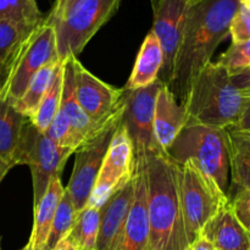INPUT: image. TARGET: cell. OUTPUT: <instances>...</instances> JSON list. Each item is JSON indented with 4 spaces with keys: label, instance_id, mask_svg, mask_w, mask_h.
Wrapping results in <instances>:
<instances>
[{
    "label": "cell",
    "instance_id": "cell-12",
    "mask_svg": "<svg viewBox=\"0 0 250 250\" xmlns=\"http://www.w3.org/2000/svg\"><path fill=\"white\" fill-rule=\"evenodd\" d=\"M153 7L151 31L160 42L164 54L163 67L159 78L163 84L171 83L176 58L182 41L186 20L190 5L187 0H150Z\"/></svg>",
    "mask_w": 250,
    "mask_h": 250
},
{
    "label": "cell",
    "instance_id": "cell-13",
    "mask_svg": "<svg viewBox=\"0 0 250 250\" xmlns=\"http://www.w3.org/2000/svg\"><path fill=\"white\" fill-rule=\"evenodd\" d=\"M75 94L83 111L95 125L105 124L124 106V88L117 89L88 71L72 58Z\"/></svg>",
    "mask_w": 250,
    "mask_h": 250
},
{
    "label": "cell",
    "instance_id": "cell-9",
    "mask_svg": "<svg viewBox=\"0 0 250 250\" xmlns=\"http://www.w3.org/2000/svg\"><path fill=\"white\" fill-rule=\"evenodd\" d=\"M125 105V99H124ZM124 106L93 136L85 139L76 149L75 165L66 190L72 198L76 211H81L87 205L90 193L95 185L99 171L104 163L112 136L122 121Z\"/></svg>",
    "mask_w": 250,
    "mask_h": 250
},
{
    "label": "cell",
    "instance_id": "cell-33",
    "mask_svg": "<svg viewBox=\"0 0 250 250\" xmlns=\"http://www.w3.org/2000/svg\"><path fill=\"white\" fill-rule=\"evenodd\" d=\"M233 128H236L239 132H243V133L250 134V95L244 97V104L243 107H242V112Z\"/></svg>",
    "mask_w": 250,
    "mask_h": 250
},
{
    "label": "cell",
    "instance_id": "cell-19",
    "mask_svg": "<svg viewBox=\"0 0 250 250\" xmlns=\"http://www.w3.org/2000/svg\"><path fill=\"white\" fill-rule=\"evenodd\" d=\"M163 61L164 54L160 42L154 32L150 31L142 43L133 70L124 87L125 89H139L153 84L158 81L159 73L163 67Z\"/></svg>",
    "mask_w": 250,
    "mask_h": 250
},
{
    "label": "cell",
    "instance_id": "cell-7",
    "mask_svg": "<svg viewBox=\"0 0 250 250\" xmlns=\"http://www.w3.org/2000/svg\"><path fill=\"white\" fill-rule=\"evenodd\" d=\"M75 151L54 143L45 133L26 122L15 164L31 168L33 182V207L45 194L53 178H61L66 161Z\"/></svg>",
    "mask_w": 250,
    "mask_h": 250
},
{
    "label": "cell",
    "instance_id": "cell-31",
    "mask_svg": "<svg viewBox=\"0 0 250 250\" xmlns=\"http://www.w3.org/2000/svg\"><path fill=\"white\" fill-rule=\"evenodd\" d=\"M232 43H243L250 41V7L241 4L238 11L232 19L229 26Z\"/></svg>",
    "mask_w": 250,
    "mask_h": 250
},
{
    "label": "cell",
    "instance_id": "cell-15",
    "mask_svg": "<svg viewBox=\"0 0 250 250\" xmlns=\"http://www.w3.org/2000/svg\"><path fill=\"white\" fill-rule=\"evenodd\" d=\"M133 199L134 178H132L100 208V227L95 250H114L124 231Z\"/></svg>",
    "mask_w": 250,
    "mask_h": 250
},
{
    "label": "cell",
    "instance_id": "cell-40",
    "mask_svg": "<svg viewBox=\"0 0 250 250\" xmlns=\"http://www.w3.org/2000/svg\"><path fill=\"white\" fill-rule=\"evenodd\" d=\"M187 1L189 5H194V4H197V2L202 1V0H187Z\"/></svg>",
    "mask_w": 250,
    "mask_h": 250
},
{
    "label": "cell",
    "instance_id": "cell-5",
    "mask_svg": "<svg viewBox=\"0 0 250 250\" xmlns=\"http://www.w3.org/2000/svg\"><path fill=\"white\" fill-rule=\"evenodd\" d=\"M178 192L186 234L192 246L205 225L229 204V198L192 161L178 165Z\"/></svg>",
    "mask_w": 250,
    "mask_h": 250
},
{
    "label": "cell",
    "instance_id": "cell-2",
    "mask_svg": "<svg viewBox=\"0 0 250 250\" xmlns=\"http://www.w3.org/2000/svg\"><path fill=\"white\" fill-rule=\"evenodd\" d=\"M150 250H189L178 192V165L166 154L146 159Z\"/></svg>",
    "mask_w": 250,
    "mask_h": 250
},
{
    "label": "cell",
    "instance_id": "cell-1",
    "mask_svg": "<svg viewBox=\"0 0 250 250\" xmlns=\"http://www.w3.org/2000/svg\"><path fill=\"white\" fill-rule=\"evenodd\" d=\"M239 0H202L190 5L168 88L185 104L198 73L211 61L217 46L229 36Z\"/></svg>",
    "mask_w": 250,
    "mask_h": 250
},
{
    "label": "cell",
    "instance_id": "cell-6",
    "mask_svg": "<svg viewBox=\"0 0 250 250\" xmlns=\"http://www.w3.org/2000/svg\"><path fill=\"white\" fill-rule=\"evenodd\" d=\"M122 0H75L53 24L59 60L77 58L98 31L114 16Z\"/></svg>",
    "mask_w": 250,
    "mask_h": 250
},
{
    "label": "cell",
    "instance_id": "cell-43",
    "mask_svg": "<svg viewBox=\"0 0 250 250\" xmlns=\"http://www.w3.org/2000/svg\"><path fill=\"white\" fill-rule=\"evenodd\" d=\"M247 95H250V93H248V94H246V95H244V97H247Z\"/></svg>",
    "mask_w": 250,
    "mask_h": 250
},
{
    "label": "cell",
    "instance_id": "cell-14",
    "mask_svg": "<svg viewBox=\"0 0 250 250\" xmlns=\"http://www.w3.org/2000/svg\"><path fill=\"white\" fill-rule=\"evenodd\" d=\"M133 178L134 199L124 231L114 250H150L146 160H136Z\"/></svg>",
    "mask_w": 250,
    "mask_h": 250
},
{
    "label": "cell",
    "instance_id": "cell-35",
    "mask_svg": "<svg viewBox=\"0 0 250 250\" xmlns=\"http://www.w3.org/2000/svg\"><path fill=\"white\" fill-rule=\"evenodd\" d=\"M73 1L75 0H55L53 7H51V11L49 12V15H46V21H54V20L59 19Z\"/></svg>",
    "mask_w": 250,
    "mask_h": 250
},
{
    "label": "cell",
    "instance_id": "cell-8",
    "mask_svg": "<svg viewBox=\"0 0 250 250\" xmlns=\"http://www.w3.org/2000/svg\"><path fill=\"white\" fill-rule=\"evenodd\" d=\"M56 36L53 24H39L26 39L12 60L2 81L1 98L15 103L23 95L32 78L49 63L58 62Z\"/></svg>",
    "mask_w": 250,
    "mask_h": 250
},
{
    "label": "cell",
    "instance_id": "cell-32",
    "mask_svg": "<svg viewBox=\"0 0 250 250\" xmlns=\"http://www.w3.org/2000/svg\"><path fill=\"white\" fill-rule=\"evenodd\" d=\"M229 203L236 217L250 234V190L236 193Z\"/></svg>",
    "mask_w": 250,
    "mask_h": 250
},
{
    "label": "cell",
    "instance_id": "cell-3",
    "mask_svg": "<svg viewBox=\"0 0 250 250\" xmlns=\"http://www.w3.org/2000/svg\"><path fill=\"white\" fill-rule=\"evenodd\" d=\"M243 104L244 95L234 87L229 72L210 61L193 81L183 106L187 124L229 128L236 126Z\"/></svg>",
    "mask_w": 250,
    "mask_h": 250
},
{
    "label": "cell",
    "instance_id": "cell-39",
    "mask_svg": "<svg viewBox=\"0 0 250 250\" xmlns=\"http://www.w3.org/2000/svg\"><path fill=\"white\" fill-rule=\"evenodd\" d=\"M239 2H241L242 5H244V6L250 7V0H239Z\"/></svg>",
    "mask_w": 250,
    "mask_h": 250
},
{
    "label": "cell",
    "instance_id": "cell-27",
    "mask_svg": "<svg viewBox=\"0 0 250 250\" xmlns=\"http://www.w3.org/2000/svg\"><path fill=\"white\" fill-rule=\"evenodd\" d=\"M37 0H0V20L36 27L45 21Z\"/></svg>",
    "mask_w": 250,
    "mask_h": 250
},
{
    "label": "cell",
    "instance_id": "cell-38",
    "mask_svg": "<svg viewBox=\"0 0 250 250\" xmlns=\"http://www.w3.org/2000/svg\"><path fill=\"white\" fill-rule=\"evenodd\" d=\"M10 170H11V167H10L9 165H6V164L0 159V183H1V181L4 180V177L7 175V172H9Z\"/></svg>",
    "mask_w": 250,
    "mask_h": 250
},
{
    "label": "cell",
    "instance_id": "cell-26",
    "mask_svg": "<svg viewBox=\"0 0 250 250\" xmlns=\"http://www.w3.org/2000/svg\"><path fill=\"white\" fill-rule=\"evenodd\" d=\"M59 62H60V61L44 66V67L42 68V70H39L38 72H37V75L32 78L28 87H27L26 92H24L23 95L15 103V107H16L22 115H24L26 117L31 119L32 115L36 112L39 103H41V100L43 99V97L45 95L46 90L50 87L54 73H55V68Z\"/></svg>",
    "mask_w": 250,
    "mask_h": 250
},
{
    "label": "cell",
    "instance_id": "cell-10",
    "mask_svg": "<svg viewBox=\"0 0 250 250\" xmlns=\"http://www.w3.org/2000/svg\"><path fill=\"white\" fill-rule=\"evenodd\" d=\"M161 85L163 83L158 80L146 88L133 90L124 88L122 125L132 142L136 160H144L150 154L164 153L154 134V111Z\"/></svg>",
    "mask_w": 250,
    "mask_h": 250
},
{
    "label": "cell",
    "instance_id": "cell-11",
    "mask_svg": "<svg viewBox=\"0 0 250 250\" xmlns=\"http://www.w3.org/2000/svg\"><path fill=\"white\" fill-rule=\"evenodd\" d=\"M134 166L136 159L133 146L121 121L110 142L87 205L102 208L116 190L133 178Z\"/></svg>",
    "mask_w": 250,
    "mask_h": 250
},
{
    "label": "cell",
    "instance_id": "cell-44",
    "mask_svg": "<svg viewBox=\"0 0 250 250\" xmlns=\"http://www.w3.org/2000/svg\"><path fill=\"white\" fill-rule=\"evenodd\" d=\"M0 250H1V249H0Z\"/></svg>",
    "mask_w": 250,
    "mask_h": 250
},
{
    "label": "cell",
    "instance_id": "cell-23",
    "mask_svg": "<svg viewBox=\"0 0 250 250\" xmlns=\"http://www.w3.org/2000/svg\"><path fill=\"white\" fill-rule=\"evenodd\" d=\"M38 26H23L0 20V80L4 81L17 51Z\"/></svg>",
    "mask_w": 250,
    "mask_h": 250
},
{
    "label": "cell",
    "instance_id": "cell-25",
    "mask_svg": "<svg viewBox=\"0 0 250 250\" xmlns=\"http://www.w3.org/2000/svg\"><path fill=\"white\" fill-rule=\"evenodd\" d=\"M100 227V208L85 205L77 212L70 237L78 250H95Z\"/></svg>",
    "mask_w": 250,
    "mask_h": 250
},
{
    "label": "cell",
    "instance_id": "cell-36",
    "mask_svg": "<svg viewBox=\"0 0 250 250\" xmlns=\"http://www.w3.org/2000/svg\"><path fill=\"white\" fill-rule=\"evenodd\" d=\"M51 250H78L77 246L72 242V239L68 236H66L65 238L61 239L55 247H54Z\"/></svg>",
    "mask_w": 250,
    "mask_h": 250
},
{
    "label": "cell",
    "instance_id": "cell-37",
    "mask_svg": "<svg viewBox=\"0 0 250 250\" xmlns=\"http://www.w3.org/2000/svg\"><path fill=\"white\" fill-rule=\"evenodd\" d=\"M189 250H215V249L214 247H212L211 244L204 238V237L200 236L199 238H197L194 242H193V244L190 246Z\"/></svg>",
    "mask_w": 250,
    "mask_h": 250
},
{
    "label": "cell",
    "instance_id": "cell-17",
    "mask_svg": "<svg viewBox=\"0 0 250 250\" xmlns=\"http://www.w3.org/2000/svg\"><path fill=\"white\" fill-rule=\"evenodd\" d=\"M200 236L215 250H250V234L236 217L231 203L205 225Z\"/></svg>",
    "mask_w": 250,
    "mask_h": 250
},
{
    "label": "cell",
    "instance_id": "cell-41",
    "mask_svg": "<svg viewBox=\"0 0 250 250\" xmlns=\"http://www.w3.org/2000/svg\"><path fill=\"white\" fill-rule=\"evenodd\" d=\"M1 92H2V82L0 80V97H1Z\"/></svg>",
    "mask_w": 250,
    "mask_h": 250
},
{
    "label": "cell",
    "instance_id": "cell-21",
    "mask_svg": "<svg viewBox=\"0 0 250 250\" xmlns=\"http://www.w3.org/2000/svg\"><path fill=\"white\" fill-rule=\"evenodd\" d=\"M27 121L28 117L22 115L14 103L0 97V159L11 168L16 166L15 159Z\"/></svg>",
    "mask_w": 250,
    "mask_h": 250
},
{
    "label": "cell",
    "instance_id": "cell-4",
    "mask_svg": "<svg viewBox=\"0 0 250 250\" xmlns=\"http://www.w3.org/2000/svg\"><path fill=\"white\" fill-rule=\"evenodd\" d=\"M166 155L177 165L192 161L205 175L215 181L229 198L231 168L229 144L226 128L200 124H186Z\"/></svg>",
    "mask_w": 250,
    "mask_h": 250
},
{
    "label": "cell",
    "instance_id": "cell-24",
    "mask_svg": "<svg viewBox=\"0 0 250 250\" xmlns=\"http://www.w3.org/2000/svg\"><path fill=\"white\" fill-rule=\"evenodd\" d=\"M63 62L65 61H60L58 63L50 87L39 103L36 112L29 119V121L34 125V127L43 133H45L48 127L50 126L51 121L60 110L63 84Z\"/></svg>",
    "mask_w": 250,
    "mask_h": 250
},
{
    "label": "cell",
    "instance_id": "cell-22",
    "mask_svg": "<svg viewBox=\"0 0 250 250\" xmlns=\"http://www.w3.org/2000/svg\"><path fill=\"white\" fill-rule=\"evenodd\" d=\"M229 144V168L231 183L237 192L250 190V134L226 128Z\"/></svg>",
    "mask_w": 250,
    "mask_h": 250
},
{
    "label": "cell",
    "instance_id": "cell-29",
    "mask_svg": "<svg viewBox=\"0 0 250 250\" xmlns=\"http://www.w3.org/2000/svg\"><path fill=\"white\" fill-rule=\"evenodd\" d=\"M45 134L58 146L72 149L73 151H76V149L80 148L81 144L84 142L80 134L76 133L75 129L71 127L70 122L67 121L61 110H59L56 116L54 117L50 126L45 131Z\"/></svg>",
    "mask_w": 250,
    "mask_h": 250
},
{
    "label": "cell",
    "instance_id": "cell-16",
    "mask_svg": "<svg viewBox=\"0 0 250 250\" xmlns=\"http://www.w3.org/2000/svg\"><path fill=\"white\" fill-rule=\"evenodd\" d=\"M187 124V112L167 85H161L154 111V134L158 146L166 150Z\"/></svg>",
    "mask_w": 250,
    "mask_h": 250
},
{
    "label": "cell",
    "instance_id": "cell-18",
    "mask_svg": "<svg viewBox=\"0 0 250 250\" xmlns=\"http://www.w3.org/2000/svg\"><path fill=\"white\" fill-rule=\"evenodd\" d=\"M65 193L61 178H53L41 202L33 207L34 219L31 238L27 243V250H46L51 224L56 209Z\"/></svg>",
    "mask_w": 250,
    "mask_h": 250
},
{
    "label": "cell",
    "instance_id": "cell-28",
    "mask_svg": "<svg viewBox=\"0 0 250 250\" xmlns=\"http://www.w3.org/2000/svg\"><path fill=\"white\" fill-rule=\"evenodd\" d=\"M76 216H77V211L73 205L72 198L65 188V193L59 203L53 224H51L50 233L46 242V250H51L61 239L70 234Z\"/></svg>",
    "mask_w": 250,
    "mask_h": 250
},
{
    "label": "cell",
    "instance_id": "cell-42",
    "mask_svg": "<svg viewBox=\"0 0 250 250\" xmlns=\"http://www.w3.org/2000/svg\"><path fill=\"white\" fill-rule=\"evenodd\" d=\"M20 250H27V246H24L23 248H22V249H20Z\"/></svg>",
    "mask_w": 250,
    "mask_h": 250
},
{
    "label": "cell",
    "instance_id": "cell-20",
    "mask_svg": "<svg viewBox=\"0 0 250 250\" xmlns=\"http://www.w3.org/2000/svg\"><path fill=\"white\" fill-rule=\"evenodd\" d=\"M60 110L65 115L67 121L70 122L71 127L75 129L76 133L80 134L83 141H85L90 136L97 133L110 120L109 119L105 124L98 126L85 115L82 107L80 106L75 94V77H73L72 58L67 59L63 62V84Z\"/></svg>",
    "mask_w": 250,
    "mask_h": 250
},
{
    "label": "cell",
    "instance_id": "cell-34",
    "mask_svg": "<svg viewBox=\"0 0 250 250\" xmlns=\"http://www.w3.org/2000/svg\"><path fill=\"white\" fill-rule=\"evenodd\" d=\"M231 80L234 87L241 90L242 94L246 95L250 93V67L244 70L243 72L238 73V75L232 76Z\"/></svg>",
    "mask_w": 250,
    "mask_h": 250
},
{
    "label": "cell",
    "instance_id": "cell-30",
    "mask_svg": "<svg viewBox=\"0 0 250 250\" xmlns=\"http://www.w3.org/2000/svg\"><path fill=\"white\" fill-rule=\"evenodd\" d=\"M216 62H219L231 77L243 72L250 67V41L232 43Z\"/></svg>",
    "mask_w": 250,
    "mask_h": 250
}]
</instances>
